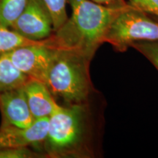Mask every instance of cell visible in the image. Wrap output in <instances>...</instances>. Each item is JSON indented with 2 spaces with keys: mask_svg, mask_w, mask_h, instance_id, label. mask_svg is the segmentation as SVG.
<instances>
[{
  "mask_svg": "<svg viewBox=\"0 0 158 158\" xmlns=\"http://www.w3.org/2000/svg\"><path fill=\"white\" fill-rule=\"evenodd\" d=\"M72 13L50 38L52 46L72 50L89 60L104 43L111 23L129 6H106L91 0H68Z\"/></svg>",
  "mask_w": 158,
  "mask_h": 158,
  "instance_id": "obj_1",
  "label": "cell"
},
{
  "mask_svg": "<svg viewBox=\"0 0 158 158\" xmlns=\"http://www.w3.org/2000/svg\"><path fill=\"white\" fill-rule=\"evenodd\" d=\"M89 62L76 51L56 48L45 81L52 95L62 99L69 106L81 105L90 91Z\"/></svg>",
  "mask_w": 158,
  "mask_h": 158,
  "instance_id": "obj_2",
  "label": "cell"
},
{
  "mask_svg": "<svg viewBox=\"0 0 158 158\" xmlns=\"http://www.w3.org/2000/svg\"><path fill=\"white\" fill-rule=\"evenodd\" d=\"M84 134V109L81 105L60 106L49 117L44 141L45 151L51 156H64L76 152Z\"/></svg>",
  "mask_w": 158,
  "mask_h": 158,
  "instance_id": "obj_3",
  "label": "cell"
},
{
  "mask_svg": "<svg viewBox=\"0 0 158 158\" xmlns=\"http://www.w3.org/2000/svg\"><path fill=\"white\" fill-rule=\"evenodd\" d=\"M157 40V21L130 5L111 23L104 43H110L116 51H124L135 43Z\"/></svg>",
  "mask_w": 158,
  "mask_h": 158,
  "instance_id": "obj_4",
  "label": "cell"
},
{
  "mask_svg": "<svg viewBox=\"0 0 158 158\" xmlns=\"http://www.w3.org/2000/svg\"><path fill=\"white\" fill-rule=\"evenodd\" d=\"M56 53L49 37L43 43L19 47L6 54L21 73L45 84Z\"/></svg>",
  "mask_w": 158,
  "mask_h": 158,
  "instance_id": "obj_5",
  "label": "cell"
},
{
  "mask_svg": "<svg viewBox=\"0 0 158 158\" xmlns=\"http://www.w3.org/2000/svg\"><path fill=\"white\" fill-rule=\"evenodd\" d=\"M10 28L33 41L48 39L54 31L50 11L43 0H29Z\"/></svg>",
  "mask_w": 158,
  "mask_h": 158,
  "instance_id": "obj_6",
  "label": "cell"
},
{
  "mask_svg": "<svg viewBox=\"0 0 158 158\" xmlns=\"http://www.w3.org/2000/svg\"><path fill=\"white\" fill-rule=\"evenodd\" d=\"M49 118H38L30 127L2 125L0 127V149L28 147L44 143Z\"/></svg>",
  "mask_w": 158,
  "mask_h": 158,
  "instance_id": "obj_7",
  "label": "cell"
},
{
  "mask_svg": "<svg viewBox=\"0 0 158 158\" xmlns=\"http://www.w3.org/2000/svg\"><path fill=\"white\" fill-rule=\"evenodd\" d=\"M0 108L2 125L28 127L35 121L29 107L23 86L0 94Z\"/></svg>",
  "mask_w": 158,
  "mask_h": 158,
  "instance_id": "obj_8",
  "label": "cell"
},
{
  "mask_svg": "<svg viewBox=\"0 0 158 158\" xmlns=\"http://www.w3.org/2000/svg\"><path fill=\"white\" fill-rule=\"evenodd\" d=\"M23 89L35 120L49 118L61 106L54 100L45 83L30 78L23 85Z\"/></svg>",
  "mask_w": 158,
  "mask_h": 158,
  "instance_id": "obj_9",
  "label": "cell"
},
{
  "mask_svg": "<svg viewBox=\"0 0 158 158\" xmlns=\"http://www.w3.org/2000/svg\"><path fill=\"white\" fill-rule=\"evenodd\" d=\"M29 79L15 66L6 53H0V94L21 87Z\"/></svg>",
  "mask_w": 158,
  "mask_h": 158,
  "instance_id": "obj_10",
  "label": "cell"
},
{
  "mask_svg": "<svg viewBox=\"0 0 158 158\" xmlns=\"http://www.w3.org/2000/svg\"><path fill=\"white\" fill-rule=\"evenodd\" d=\"M45 40H46L43 41L30 40L0 23V53L8 52L19 47L37 44L45 42Z\"/></svg>",
  "mask_w": 158,
  "mask_h": 158,
  "instance_id": "obj_11",
  "label": "cell"
},
{
  "mask_svg": "<svg viewBox=\"0 0 158 158\" xmlns=\"http://www.w3.org/2000/svg\"><path fill=\"white\" fill-rule=\"evenodd\" d=\"M29 0H0V23L9 27L21 15Z\"/></svg>",
  "mask_w": 158,
  "mask_h": 158,
  "instance_id": "obj_12",
  "label": "cell"
},
{
  "mask_svg": "<svg viewBox=\"0 0 158 158\" xmlns=\"http://www.w3.org/2000/svg\"><path fill=\"white\" fill-rule=\"evenodd\" d=\"M43 2L50 11L54 31H56L68 19L66 10L68 0H43Z\"/></svg>",
  "mask_w": 158,
  "mask_h": 158,
  "instance_id": "obj_13",
  "label": "cell"
},
{
  "mask_svg": "<svg viewBox=\"0 0 158 158\" xmlns=\"http://www.w3.org/2000/svg\"><path fill=\"white\" fill-rule=\"evenodd\" d=\"M130 47L144 55L158 70V40L141 41L133 43Z\"/></svg>",
  "mask_w": 158,
  "mask_h": 158,
  "instance_id": "obj_14",
  "label": "cell"
},
{
  "mask_svg": "<svg viewBox=\"0 0 158 158\" xmlns=\"http://www.w3.org/2000/svg\"><path fill=\"white\" fill-rule=\"evenodd\" d=\"M36 157V154L28 147L4 148L0 149V158H30Z\"/></svg>",
  "mask_w": 158,
  "mask_h": 158,
  "instance_id": "obj_15",
  "label": "cell"
},
{
  "mask_svg": "<svg viewBox=\"0 0 158 158\" xmlns=\"http://www.w3.org/2000/svg\"><path fill=\"white\" fill-rule=\"evenodd\" d=\"M132 7L158 17V0H129Z\"/></svg>",
  "mask_w": 158,
  "mask_h": 158,
  "instance_id": "obj_16",
  "label": "cell"
},
{
  "mask_svg": "<svg viewBox=\"0 0 158 158\" xmlns=\"http://www.w3.org/2000/svg\"><path fill=\"white\" fill-rule=\"evenodd\" d=\"M94 2L100 4V5L106 6H114V5H125L124 0H91Z\"/></svg>",
  "mask_w": 158,
  "mask_h": 158,
  "instance_id": "obj_17",
  "label": "cell"
}]
</instances>
